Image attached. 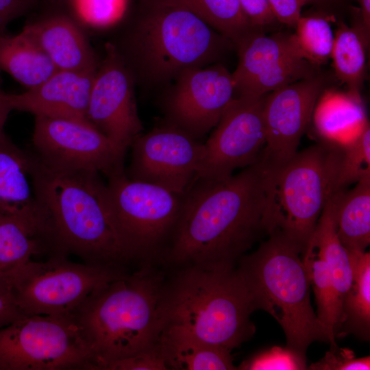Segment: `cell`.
I'll return each mask as SVG.
<instances>
[{"label": "cell", "mask_w": 370, "mask_h": 370, "mask_svg": "<svg viewBox=\"0 0 370 370\" xmlns=\"http://www.w3.org/2000/svg\"><path fill=\"white\" fill-rule=\"evenodd\" d=\"M260 162L218 181L195 178L164 258L173 264L232 269L273 232Z\"/></svg>", "instance_id": "1"}, {"label": "cell", "mask_w": 370, "mask_h": 370, "mask_svg": "<svg viewBox=\"0 0 370 370\" xmlns=\"http://www.w3.org/2000/svg\"><path fill=\"white\" fill-rule=\"evenodd\" d=\"M31 154L32 182L48 254H74L85 263L123 269L126 261L99 173L54 171Z\"/></svg>", "instance_id": "2"}, {"label": "cell", "mask_w": 370, "mask_h": 370, "mask_svg": "<svg viewBox=\"0 0 370 370\" xmlns=\"http://www.w3.org/2000/svg\"><path fill=\"white\" fill-rule=\"evenodd\" d=\"M232 47L183 0H139L121 47L115 46L135 82L151 88L168 85L186 69L216 63Z\"/></svg>", "instance_id": "3"}, {"label": "cell", "mask_w": 370, "mask_h": 370, "mask_svg": "<svg viewBox=\"0 0 370 370\" xmlns=\"http://www.w3.org/2000/svg\"><path fill=\"white\" fill-rule=\"evenodd\" d=\"M163 275L146 265L93 291L71 314L95 370L158 345Z\"/></svg>", "instance_id": "4"}, {"label": "cell", "mask_w": 370, "mask_h": 370, "mask_svg": "<svg viewBox=\"0 0 370 370\" xmlns=\"http://www.w3.org/2000/svg\"><path fill=\"white\" fill-rule=\"evenodd\" d=\"M254 311L236 267L186 266L164 284L160 304L162 327L177 326L231 352L255 334L250 319Z\"/></svg>", "instance_id": "5"}, {"label": "cell", "mask_w": 370, "mask_h": 370, "mask_svg": "<svg viewBox=\"0 0 370 370\" xmlns=\"http://www.w3.org/2000/svg\"><path fill=\"white\" fill-rule=\"evenodd\" d=\"M299 249L274 232L254 252L245 254L236 269L250 295L254 310H263L280 325L286 347L306 360L314 341L331 344L310 299V279Z\"/></svg>", "instance_id": "6"}, {"label": "cell", "mask_w": 370, "mask_h": 370, "mask_svg": "<svg viewBox=\"0 0 370 370\" xmlns=\"http://www.w3.org/2000/svg\"><path fill=\"white\" fill-rule=\"evenodd\" d=\"M341 157V145L321 140L280 167H264L273 232L281 233L301 254L325 205L335 193Z\"/></svg>", "instance_id": "7"}, {"label": "cell", "mask_w": 370, "mask_h": 370, "mask_svg": "<svg viewBox=\"0 0 370 370\" xmlns=\"http://www.w3.org/2000/svg\"><path fill=\"white\" fill-rule=\"evenodd\" d=\"M183 195L131 180L125 171L108 177L106 206L126 262L164 256L180 214Z\"/></svg>", "instance_id": "8"}, {"label": "cell", "mask_w": 370, "mask_h": 370, "mask_svg": "<svg viewBox=\"0 0 370 370\" xmlns=\"http://www.w3.org/2000/svg\"><path fill=\"white\" fill-rule=\"evenodd\" d=\"M67 257L56 253L45 261L32 260L8 278L25 314L70 318L93 291L126 273L123 269L73 262Z\"/></svg>", "instance_id": "9"}, {"label": "cell", "mask_w": 370, "mask_h": 370, "mask_svg": "<svg viewBox=\"0 0 370 370\" xmlns=\"http://www.w3.org/2000/svg\"><path fill=\"white\" fill-rule=\"evenodd\" d=\"M95 370L68 317L25 314L0 329V370Z\"/></svg>", "instance_id": "10"}, {"label": "cell", "mask_w": 370, "mask_h": 370, "mask_svg": "<svg viewBox=\"0 0 370 370\" xmlns=\"http://www.w3.org/2000/svg\"><path fill=\"white\" fill-rule=\"evenodd\" d=\"M32 144L37 159L54 171H90L108 177L125 171L126 152L89 123L36 116Z\"/></svg>", "instance_id": "11"}, {"label": "cell", "mask_w": 370, "mask_h": 370, "mask_svg": "<svg viewBox=\"0 0 370 370\" xmlns=\"http://www.w3.org/2000/svg\"><path fill=\"white\" fill-rule=\"evenodd\" d=\"M264 97H234L204 143L196 178L218 181L256 164L266 143Z\"/></svg>", "instance_id": "12"}, {"label": "cell", "mask_w": 370, "mask_h": 370, "mask_svg": "<svg viewBox=\"0 0 370 370\" xmlns=\"http://www.w3.org/2000/svg\"><path fill=\"white\" fill-rule=\"evenodd\" d=\"M238 63L232 73L237 97H261L317 73L302 55L294 34L267 36L255 30L236 45Z\"/></svg>", "instance_id": "13"}, {"label": "cell", "mask_w": 370, "mask_h": 370, "mask_svg": "<svg viewBox=\"0 0 370 370\" xmlns=\"http://www.w3.org/2000/svg\"><path fill=\"white\" fill-rule=\"evenodd\" d=\"M125 173L133 180L184 195L196 177L204 156V143L164 121L137 137Z\"/></svg>", "instance_id": "14"}, {"label": "cell", "mask_w": 370, "mask_h": 370, "mask_svg": "<svg viewBox=\"0 0 370 370\" xmlns=\"http://www.w3.org/2000/svg\"><path fill=\"white\" fill-rule=\"evenodd\" d=\"M174 81L163 103L164 121L200 140L234 97L232 73L214 64L186 69Z\"/></svg>", "instance_id": "15"}, {"label": "cell", "mask_w": 370, "mask_h": 370, "mask_svg": "<svg viewBox=\"0 0 370 370\" xmlns=\"http://www.w3.org/2000/svg\"><path fill=\"white\" fill-rule=\"evenodd\" d=\"M134 77L115 46L108 42L97 68L87 109L88 121L126 152L143 130Z\"/></svg>", "instance_id": "16"}, {"label": "cell", "mask_w": 370, "mask_h": 370, "mask_svg": "<svg viewBox=\"0 0 370 370\" xmlns=\"http://www.w3.org/2000/svg\"><path fill=\"white\" fill-rule=\"evenodd\" d=\"M324 86L323 77L317 73L265 95L266 143L259 160L265 169L280 167L297 153Z\"/></svg>", "instance_id": "17"}, {"label": "cell", "mask_w": 370, "mask_h": 370, "mask_svg": "<svg viewBox=\"0 0 370 370\" xmlns=\"http://www.w3.org/2000/svg\"><path fill=\"white\" fill-rule=\"evenodd\" d=\"M97 70H58L42 84L25 92H0V96L12 110L31 112L36 116L64 118L89 123L86 114Z\"/></svg>", "instance_id": "18"}, {"label": "cell", "mask_w": 370, "mask_h": 370, "mask_svg": "<svg viewBox=\"0 0 370 370\" xmlns=\"http://www.w3.org/2000/svg\"><path fill=\"white\" fill-rule=\"evenodd\" d=\"M31 162V153L18 147L4 132L0 133V212L19 221L42 242Z\"/></svg>", "instance_id": "19"}, {"label": "cell", "mask_w": 370, "mask_h": 370, "mask_svg": "<svg viewBox=\"0 0 370 370\" xmlns=\"http://www.w3.org/2000/svg\"><path fill=\"white\" fill-rule=\"evenodd\" d=\"M22 31L42 50L58 70L97 69L96 58L88 42L66 14L49 15L25 25Z\"/></svg>", "instance_id": "20"}, {"label": "cell", "mask_w": 370, "mask_h": 370, "mask_svg": "<svg viewBox=\"0 0 370 370\" xmlns=\"http://www.w3.org/2000/svg\"><path fill=\"white\" fill-rule=\"evenodd\" d=\"M312 121L321 140L338 145L354 140L369 123L360 95L331 89L319 96Z\"/></svg>", "instance_id": "21"}, {"label": "cell", "mask_w": 370, "mask_h": 370, "mask_svg": "<svg viewBox=\"0 0 370 370\" xmlns=\"http://www.w3.org/2000/svg\"><path fill=\"white\" fill-rule=\"evenodd\" d=\"M158 345L169 369H237L231 351L206 343L177 326L164 325Z\"/></svg>", "instance_id": "22"}, {"label": "cell", "mask_w": 370, "mask_h": 370, "mask_svg": "<svg viewBox=\"0 0 370 370\" xmlns=\"http://www.w3.org/2000/svg\"><path fill=\"white\" fill-rule=\"evenodd\" d=\"M338 238L348 251H365L370 243V174L349 190L332 195Z\"/></svg>", "instance_id": "23"}, {"label": "cell", "mask_w": 370, "mask_h": 370, "mask_svg": "<svg viewBox=\"0 0 370 370\" xmlns=\"http://www.w3.org/2000/svg\"><path fill=\"white\" fill-rule=\"evenodd\" d=\"M352 271L351 286L341 306L336 336L353 334L362 341L370 338V254L348 251Z\"/></svg>", "instance_id": "24"}, {"label": "cell", "mask_w": 370, "mask_h": 370, "mask_svg": "<svg viewBox=\"0 0 370 370\" xmlns=\"http://www.w3.org/2000/svg\"><path fill=\"white\" fill-rule=\"evenodd\" d=\"M0 70L28 89L40 85L58 71L23 31L12 36L0 35Z\"/></svg>", "instance_id": "25"}, {"label": "cell", "mask_w": 370, "mask_h": 370, "mask_svg": "<svg viewBox=\"0 0 370 370\" xmlns=\"http://www.w3.org/2000/svg\"><path fill=\"white\" fill-rule=\"evenodd\" d=\"M306 252L312 253L326 262L342 306L352 284V271L349 252L336 234L332 195L319 218Z\"/></svg>", "instance_id": "26"}, {"label": "cell", "mask_w": 370, "mask_h": 370, "mask_svg": "<svg viewBox=\"0 0 370 370\" xmlns=\"http://www.w3.org/2000/svg\"><path fill=\"white\" fill-rule=\"evenodd\" d=\"M369 39L362 30L341 23L334 34L332 51L335 75L344 83L349 92L360 95L364 80L366 56Z\"/></svg>", "instance_id": "27"}, {"label": "cell", "mask_w": 370, "mask_h": 370, "mask_svg": "<svg viewBox=\"0 0 370 370\" xmlns=\"http://www.w3.org/2000/svg\"><path fill=\"white\" fill-rule=\"evenodd\" d=\"M47 251L34 232L0 212V275L10 278L32 256Z\"/></svg>", "instance_id": "28"}, {"label": "cell", "mask_w": 370, "mask_h": 370, "mask_svg": "<svg viewBox=\"0 0 370 370\" xmlns=\"http://www.w3.org/2000/svg\"><path fill=\"white\" fill-rule=\"evenodd\" d=\"M308 271L316 304V315L331 340L330 347H337L335 341L341 317V303L326 262L310 252L303 255Z\"/></svg>", "instance_id": "29"}, {"label": "cell", "mask_w": 370, "mask_h": 370, "mask_svg": "<svg viewBox=\"0 0 370 370\" xmlns=\"http://www.w3.org/2000/svg\"><path fill=\"white\" fill-rule=\"evenodd\" d=\"M194 12L234 46L255 31L239 0H183Z\"/></svg>", "instance_id": "30"}, {"label": "cell", "mask_w": 370, "mask_h": 370, "mask_svg": "<svg viewBox=\"0 0 370 370\" xmlns=\"http://www.w3.org/2000/svg\"><path fill=\"white\" fill-rule=\"evenodd\" d=\"M294 36L304 57L318 67L331 58L334 34L330 24L319 16H301Z\"/></svg>", "instance_id": "31"}, {"label": "cell", "mask_w": 370, "mask_h": 370, "mask_svg": "<svg viewBox=\"0 0 370 370\" xmlns=\"http://www.w3.org/2000/svg\"><path fill=\"white\" fill-rule=\"evenodd\" d=\"M370 174V125L348 143L341 145V157L335 193L345 190Z\"/></svg>", "instance_id": "32"}, {"label": "cell", "mask_w": 370, "mask_h": 370, "mask_svg": "<svg viewBox=\"0 0 370 370\" xmlns=\"http://www.w3.org/2000/svg\"><path fill=\"white\" fill-rule=\"evenodd\" d=\"M306 360L287 348L278 346L257 353L244 360L237 367L241 370H304L307 369Z\"/></svg>", "instance_id": "33"}, {"label": "cell", "mask_w": 370, "mask_h": 370, "mask_svg": "<svg viewBox=\"0 0 370 370\" xmlns=\"http://www.w3.org/2000/svg\"><path fill=\"white\" fill-rule=\"evenodd\" d=\"M75 10L86 23L105 27L121 19L125 10V0H74Z\"/></svg>", "instance_id": "34"}, {"label": "cell", "mask_w": 370, "mask_h": 370, "mask_svg": "<svg viewBox=\"0 0 370 370\" xmlns=\"http://www.w3.org/2000/svg\"><path fill=\"white\" fill-rule=\"evenodd\" d=\"M310 370H369L370 357L356 358L354 352L347 348L330 347L319 361L312 363Z\"/></svg>", "instance_id": "35"}, {"label": "cell", "mask_w": 370, "mask_h": 370, "mask_svg": "<svg viewBox=\"0 0 370 370\" xmlns=\"http://www.w3.org/2000/svg\"><path fill=\"white\" fill-rule=\"evenodd\" d=\"M158 343L154 347L110 363L106 370H166Z\"/></svg>", "instance_id": "36"}, {"label": "cell", "mask_w": 370, "mask_h": 370, "mask_svg": "<svg viewBox=\"0 0 370 370\" xmlns=\"http://www.w3.org/2000/svg\"><path fill=\"white\" fill-rule=\"evenodd\" d=\"M239 3L251 25L256 30L262 31L263 27L271 25L278 21L268 0H239Z\"/></svg>", "instance_id": "37"}, {"label": "cell", "mask_w": 370, "mask_h": 370, "mask_svg": "<svg viewBox=\"0 0 370 370\" xmlns=\"http://www.w3.org/2000/svg\"><path fill=\"white\" fill-rule=\"evenodd\" d=\"M25 314L16 301L10 281L0 275V329Z\"/></svg>", "instance_id": "38"}, {"label": "cell", "mask_w": 370, "mask_h": 370, "mask_svg": "<svg viewBox=\"0 0 370 370\" xmlns=\"http://www.w3.org/2000/svg\"><path fill=\"white\" fill-rule=\"evenodd\" d=\"M268 1L276 20L291 27H295L301 16V8L307 3L306 0H268Z\"/></svg>", "instance_id": "39"}, {"label": "cell", "mask_w": 370, "mask_h": 370, "mask_svg": "<svg viewBox=\"0 0 370 370\" xmlns=\"http://www.w3.org/2000/svg\"><path fill=\"white\" fill-rule=\"evenodd\" d=\"M38 0H0V35L14 19L28 12Z\"/></svg>", "instance_id": "40"}, {"label": "cell", "mask_w": 370, "mask_h": 370, "mask_svg": "<svg viewBox=\"0 0 370 370\" xmlns=\"http://www.w3.org/2000/svg\"><path fill=\"white\" fill-rule=\"evenodd\" d=\"M362 17V31L369 39L370 32V0H358Z\"/></svg>", "instance_id": "41"}, {"label": "cell", "mask_w": 370, "mask_h": 370, "mask_svg": "<svg viewBox=\"0 0 370 370\" xmlns=\"http://www.w3.org/2000/svg\"><path fill=\"white\" fill-rule=\"evenodd\" d=\"M11 111V108L0 96V133L3 132L5 123Z\"/></svg>", "instance_id": "42"}, {"label": "cell", "mask_w": 370, "mask_h": 370, "mask_svg": "<svg viewBox=\"0 0 370 370\" xmlns=\"http://www.w3.org/2000/svg\"><path fill=\"white\" fill-rule=\"evenodd\" d=\"M48 2H50L51 3L55 4V5H62L66 1H74V0H45Z\"/></svg>", "instance_id": "43"}, {"label": "cell", "mask_w": 370, "mask_h": 370, "mask_svg": "<svg viewBox=\"0 0 370 370\" xmlns=\"http://www.w3.org/2000/svg\"><path fill=\"white\" fill-rule=\"evenodd\" d=\"M306 1L307 3H309V2L314 1H315V0H306Z\"/></svg>", "instance_id": "44"}]
</instances>
